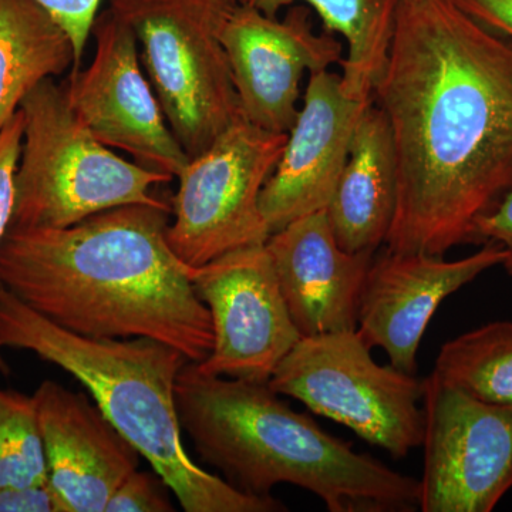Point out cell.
<instances>
[{
    "label": "cell",
    "instance_id": "cell-1",
    "mask_svg": "<svg viewBox=\"0 0 512 512\" xmlns=\"http://www.w3.org/2000/svg\"><path fill=\"white\" fill-rule=\"evenodd\" d=\"M372 101L396 154L387 251L478 244L477 222L512 191V37L453 0L400 2Z\"/></svg>",
    "mask_w": 512,
    "mask_h": 512
},
{
    "label": "cell",
    "instance_id": "cell-2",
    "mask_svg": "<svg viewBox=\"0 0 512 512\" xmlns=\"http://www.w3.org/2000/svg\"><path fill=\"white\" fill-rule=\"evenodd\" d=\"M171 202L111 208L67 228L9 229L0 288L93 339L148 338L201 363L214 346L191 266L167 241Z\"/></svg>",
    "mask_w": 512,
    "mask_h": 512
},
{
    "label": "cell",
    "instance_id": "cell-3",
    "mask_svg": "<svg viewBox=\"0 0 512 512\" xmlns=\"http://www.w3.org/2000/svg\"><path fill=\"white\" fill-rule=\"evenodd\" d=\"M178 420L198 456L242 493L301 487L330 512H413L420 481L295 412L268 383L205 375L187 363L175 384Z\"/></svg>",
    "mask_w": 512,
    "mask_h": 512
},
{
    "label": "cell",
    "instance_id": "cell-4",
    "mask_svg": "<svg viewBox=\"0 0 512 512\" xmlns=\"http://www.w3.org/2000/svg\"><path fill=\"white\" fill-rule=\"evenodd\" d=\"M0 346L29 350L86 387L104 416L163 478L187 512H281L274 497L242 493L188 456L175 384L187 363L173 346L148 338L93 339L40 315L0 288Z\"/></svg>",
    "mask_w": 512,
    "mask_h": 512
},
{
    "label": "cell",
    "instance_id": "cell-5",
    "mask_svg": "<svg viewBox=\"0 0 512 512\" xmlns=\"http://www.w3.org/2000/svg\"><path fill=\"white\" fill-rule=\"evenodd\" d=\"M20 111L25 127L9 229L67 228L121 205L167 204L153 190L174 178L101 144L70 109L63 84L40 83Z\"/></svg>",
    "mask_w": 512,
    "mask_h": 512
},
{
    "label": "cell",
    "instance_id": "cell-6",
    "mask_svg": "<svg viewBox=\"0 0 512 512\" xmlns=\"http://www.w3.org/2000/svg\"><path fill=\"white\" fill-rule=\"evenodd\" d=\"M235 0H110L140 46L141 63L187 156L244 119L222 25Z\"/></svg>",
    "mask_w": 512,
    "mask_h": 512
},
{
    "label": "cell",
    "instance_id": "cell-7",
    "mask_svg": "<svg viewBox=\"0 0 512 512\" xmlns=\"http://www.w3.org/2000/svg\"><path fill=\"white\" fill-rule=\"evenodd\" d=\"M268 384L393 457L423 444L424 379L380 366L356 330L299 339Z\"/></svg>",
    "mask_w": 512,
    "mask_h": 512
},
{
    "label": "cell",
    "instance_id": "cell-8",
    "mask_svg": "<svg viewBox=\"0 0 512 512\" xmlns=\"http://www.w3.org/2000/svg\"><path fill=\"white\" fill-rule=\"evenodd\" d=\"M288 134L241 119L178 174L167 241L191 268L235 249L266 244L262 188L278 165Z\"/></svg>",
    "mask_w": 512,
    "mask_h": 512
},
{
    "label": "cell",
    "instance_id": "cell-9",
    "mask_svg": "<svg viewBox=\"0 0 512 512\" xmlns=\"http://www.w3.org/2000/svg\"><path fill=\"white\" fill-rule=\"evenodd\" d=\"M423 512H491L512 488V407L424 379Z\"/></svg>",
    "mask_w": 512,
    "mask_h": 512
},
{
    "label": "cell",
    "instance_id": "cell-10",
    "mask_svg": "<svg viewBox=\"0 0 512 512\" xmlns=\"http://www.w3.org/2000/svg\"><path fill=\"white\" fill-rule=\"evenodd\" d=\"M92 36V63L63 84L70 109L104 146L177 178L190 157L168 126L133 29L107 8L94 20Z\"/></svg>",
    "mask_w": 512,
    "mask_h": 512
},
{
    "label": "cell",
    "instance_id": "cell-11",
    "mask_svg": "<svg viewBox=\"0 0 512 512\" xmlns=\"http://www.w3.org/2000/svg\"><path fill=\"white\" fill-rule=\"evenodd\" d=\"M191 281L214 330L210 356L195 363L198 369L205 375L269 383L302 336L266 245L235 249L192 268Z\"/></svg>",
    "mask_w": 512,
    "mask_h": 512
},
{
    "label": "cell",
    "instance_id": "cell-12",
    "mask_svg": "<svg viewBox=\"0 0 512 512\" xmlns=\"http://www.w3.org/2000/svg\"><path fill=\"white\" fill-rule=\"evenodd\" d=\"M220 39L242 116L271 133L288 134L298 119L303 73L323 72L343 62L342 43L328 32L318 35L305 6L278 20L235 3Z\"/></svg>",
    "mask_w": 512,
    "mask_h": 512
},
{
    "label": "cell",
    "instance_id": "cell-13",
    "mask_svg": "<svg viewBox=\"0 0 512 512\" xmlns=\"http://www.w3.org/2000/svg\"><path fill=\"white\" fill-rule=\"evenodd\" d=\"M505 256L495 242L458 261L387 251L373 259L367 272L356 332L370 349H383L390 365L416 375L421 339L441 303L488 269L503 265Z\"/></svg>",
    "mask_w": 512,
    "mask_h": 512
},
{
    "label": "cell",
    "instance_id": "cell-14",
    "mask_svg": "<svg viewBox=\"0 0 512 512\" xmlns=\"http://www.w3.org/2000/svg\"><path fill=\"white\" fill-rule=\"evenodd\" d=\"M369 103L349 99L339 74H309L298 119L259 198L271 235L328 208L348 161L357 121Z\"/></svg>",
    "mask_w": 512,
    "mask_h": 512
},
{
    "label": "cell",
    "instance_id": "cell-15",
    "mask_svg": "<svg viewBox=\"0 0 512 512\" xmlns=\"http://www.w3.org/2000/svg\"><path fill=\"white\" fill-rule=\"evenodd\" d=\"M47 480L63 512H104L141 454L86 394L45 380L33 393Z\"/></svg>",
    "mask_w": 512,
    "mask_h": 512
},
{
    "label": "cell",
    "instance_id": "cell-16",
    "mask_svg": "<svg viewBox=\"0 0 512 512\" xmlns=\"http://www.w3.org/2000/svg\"><path fill=\"white\" fill-rule=\"evenodd\" d=\"M276 278L302 338L357 329L373 255L345 251L325 211L306 215L266 241Z\"/></svg>",
    "mask_w": 512,
    "mask_h": 512
},
{
    "label": "cell",
    "instance_id": "cell-17",
    "mask_svg": "<svg viewBox=\"0 0 512 512\" xmlns=\"http://www.w3.org/2000/svg\"><path fill=\"white\" fill-rule=\"evenodd\" d=\"M397 200V165L389 121L373 101L357 121L349 157L326 214L336 241L352 254L386 242Z\"/></svg>",
    "mask_w": 512,
    "mask_h": 512
},
{
    "label": "cell",
    "instance_id": "cell-18",
    "mask_svg": "<svg viewBox=\"0 0 512 512\" xmlns=\"http://www.w3.org/2000/svg\"><path fill=\"white\" fill-rule=\"evenodd\" d=\"M72 37L36 0H0V131L47 79L79 70Z\"/></svg>",
    "mask_w": 512,
    "mask_h": 512
},
{
    "label": "cell",
    "instance_id": "cell-19",
    "mask_svg": "<svg viewBox=\"0 0 512 512\" xmlns=\"http://www.w3.org/2000/svg\"><path fill=\"white\" fill-rule=\"evenodd\" d=\"M269 18L292 3H306L320 16L323 32L339 33L348 43L340 63L343 93L360 103L372 101L373 90L386 69L397 9L402 0H235Z\"/></svg>",
    "mask_w": 512,
    "mask_h": 512
},
{
    "label": "cell",
    "instance_id": "cell-20",
    "mask_svg": "<svg viewBox=\"0 0 512 512\" xmlns=\"http://www.w3.org/2000/svg\"><path fill=\"white\" fill-rule=\"evenodd\" d=\"M433 372L481 402L512 407V322H491L441 346Z\"/></svg>",
    "mask_w": 512,
    "mask_h": 512
},
{
    "label": "cell",
    "instance_id": "cell-21",
    "mask_svg": "<svg viewBox=\"0 0 512 512\" xmlns=\"http://www.w3.org/2000/svg\"><path fill=\"white\" fill-rule=\"evenodd\" d=\"M45 481L47 463L35 399L0 389V488Z\"/></svg>",
    "mask_w": 512,
    "mask_h": 512
},
{
    "label": "cell",
    "instance_id": "cell-22",
    "mask_svg": "<svg viewBox=\"0 0 512 512\" xmlns=\"http://www.w3.org/2000/svg\"><path fill=\"white\" fill-rule=\"evenodd\" d=\"M23 127H25V119L19 109L0 131V242L8 234L10 220H12L15 174L20 150H22ZM0 373L2 375L10 373V367L3 359L2 346H0Z\"/></svg>",
    "mask_w": 512,
    "mask_h": 512
},
{
    "label": "cell",
    "instance_id": "cell-23",
    "mask_svg": "<svg viewBox=\"0 0 512 512\" xmlns=\"http://www.w3.org/2000/svg\"><path fill=\"white\" fill-rule=\"evenodd\" d=\"M167 488L156 471H133L111 495L104 512H173Z\"/></svg>",
    "mask_w": 512,
    "mask_h": 512
},
{
    "label": "cell",
    "instance_id": "cell-24",
    "mask_svg": "<svg viewBox=\"0 0 512 512\" xmlns=\"http://www.w3.org/2000/svg\"><path fill=\"white\" fill-rule=\"evenodd\" d=\"M72 37L77 63L82 62L101 0H36Z\"/></svg>",
    "mask_w": 512,
    "mask_h": 512
},
{
    "label": "cell",
    "instance_id": "cell-25",
    "mask_svg": "<svg viewBox=\"0 0 512 512\" xmlns=\"http://www.w3.org/2000/svg\"><path fill=\"white\" fill-rule=\"evenodd\" d=\"M0 512H63L49 480L0 488Z\"/></svg>",
    "mask_w": 512,
    "mask_h": 512
},
{
    "label": "cell",
    "instance_id": "cell-26",
    "mask_svg": "<svg viewBox=\"0 0 512 512\" xmlns=\"http://www.w3.org/2000/svg\"><path fill=\"white\" fill-rule=\"evenodd\" d=\"M478 244L495 242L504 248L503 266L508 275L512 276V191L495 210L484 215L476 225Z\"/></svg>",
    "mask_w": 512,
    "mask_h": 512
},
{
    "label": "cell",
    "instance_id": "cell-27",
    "mask_svg": "<svg viewBox=\"0 0 512 512\" xmlns=\"http://www.w3.org/2000/svg\"><path fill=\"white\" fill-rule=\"evenodd\" d=\"M485 28L512 37V0H453Z\"/></svg>",
    "mask_w": 512,
    "mask_h": 512
},
{
    "label": "cell",
    "instance_id": "cell-28",
    "mask_svg": "<svg viewBox=\"0 0 512 512\" xmlns=\"http://www.w3.org/2000/svg\"><path fill=\"white\" fill-rule=\"evenodd\" d=\"M402 2H410V0H402Z\"/></svg>",
    "mask_w": 512,
    "mask_h": 512
}]
</instances>
